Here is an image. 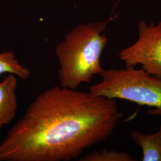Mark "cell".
<instances>
[{
  "label": "cell",
  "mask_w": 161,
  "mask_h": 161,
  "mask_svg": "<svg viewBox=\"0 0 161 161\" xmlns=\"http://www.w3.org/2000/svg\"><path fill=\"white\" fill-rule=\"evenodd\" d=\"M115 99L58 86L39 94L0 143V161H69L112 134Z\"/></svg>",
  "instance_id": "obj_1"
},
{
  "label": "cell",
  "mask_w": 161,
  "mask_h": 161,
  "mask_svg": "<svg viewBox=\"0 0 161 161\" xmlns=\"http://www.w3.org/2000/svg\"><path fill=\"white\" fill-rule=\"evenodd\" d=\"M109 22L78 25L58 44L55 54L59 86L72 90L90 83L103 70L100 58L108 39L102 33Z\"/></svg>",
  "instance_id": "obj_2"
},
{
  "label": "cell",
  "mask_w": 161,
  "mask_h": 161,
  "mask_svg": "<svg viewBox=\"0 0 161 161\" xmlns=\"http://www.w3.org/2000/svg\"><path fill=\"white\" fill-rule=\"evenodd\" d=\"M135 68L103 69L99 75L101 81L90 86L88 91L107 98L153 108L150 114L161 116V78Z\"/></svg>",
  "instance_id": "obj_3"
},
{
  "label": "cell",
  "mask_w": 161,
  "mask_h": 161,
  "mask_svg": "<svg viewBox=\"0 0 161 161\" xmlns=\"http://www.w3.org/2000/svg\"><path fill=\"white\" fill-rule=\"evenodd\" d=\"M138 38L119 53L127 66L140 64L150 75L161 78V21L148 25L143 20L138 24Z\"/></svg>",
  "instance_id": "obj_4"
},
{
  "label": "cell",
  "mask_w": 161,
  "mask_h": 161,
  "mask_svg": "<svg viewBox=\"0 0 161 161\" xmlns=\"http://www.w3.org/2000/svg\"><path fill=\"white\" fill-rule=\"evenodd\" d=\"M17 77L9 74L0 81V130L16 117L18 110Z\"/></svg>",
  "instance_id": "obj_5"
},
{
  "label": "cell",
  "mask_w": 161,
  "mask_h": 161,
  "mask_svg": "<svg viewBox=\"0 0 161 161\" xmlns=\"http://www.w3.org/2000/svg\"><path fill=\"white\" fill-rule=\"evenodd\" d=\"M131 137L142 150V161H161V125L157 132L146 134L132 131Z\"/></svg>",
  "instance_id": "obj_6"
},
{
  "label": "cell",
  "mask_w": 161,
  "mask_h": 161,
  "mask_svg": "<svg viewBox=\"0 0 161 161\" xmlns=\"http://www.w3.org/2000/svg\"><path fill=\"white\" fill-rule=\"evenodd\" d=\"M5 74L15 75L22 80L28 79L31 71L23 66L11 51L0 52V75Z\"/></svg>",
  "instance_id": "obj_7"
},
{
  "label": "cell",
  "mask_w": 161,
  "mask_h": 161,
  "mask_svg": "<svg viewBox=\"0 0 161 161\" xmlns=\"http://www.w3.org/2000/svg\"><path fill=\"white\" fill-rule=\"evenodd\" d=\"M80 161H134V159L125 152L103 149L86 154L80 158Z\"/></svg>",
  "instance_id": "obj_8"
}]
</instances>
